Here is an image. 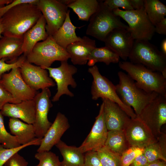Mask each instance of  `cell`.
Returning <instances> with one entry per match:
<instances>
[{"mask_svg": "<svg viewBox=\"0 0 166 166\" xmlns=\"http://www.w3.org/2000/svg\"><path fill=\"white\" fill-rule=\"evenodd\" d=\"M108 133L102 102L90 133L79 147L80 150L83 153L91 151H96L104 146Z\"/></svg>", "mask_w": 166, "mask_h": 166, "instance_id": "14", "label": "cell"}, {"mask_svg": "<svg viewBox=\"0 0 166 166\" xmlns=\"http://www.w3.org/2000/svg\"><path fill=\"white\" fill-rule=\"evenodd\" d=\"M161 52L165 55L166 56V39H164L161 44Z\"/></svg>", "mask_w": 166, "mask_h": 166, "instance_id": "48", "label": "cell"}, {"mask_svg": "<svg viewBox=\"0 0 166 166\" xmlns=\"http://www.w3.org/2000/svg\"><path fill=\"white\" fill-rule=\"evenodd\" d=\"M3 116L0 111V144L6 148L18 147L21 145L17 138L6 130L5 127Z\"/></svg>", "mask_w": 166, "mask_h": 166, "instance_id": "31", "label": "cell"}, {"mask_svg": "<svg viewBox=\"0 0 166 166\" xmlns=\"http://www.w3.org/2000/svg\"><path fill=\"white\" fill-rule=\"evenodd\" d=\"M118 63L120 68L127 73L136 85L144 91L166 95V78L161 73L129 61H121Z\"/></svg>", "mask_w": 166, "mask_h": 166, "instance_id": "3", "label": "cell"}, {"mask_svg": "<svg viewBox=\"0 0 166 166\" xmlns=\"http://www.w3.org/2000/svg\"><path fill=\"white\" fill-rule=\"evenodd\" d=\"M13 0H0V7L8 5Z\"/></svg>", "mask_w": 166, "mask_h": 166, "instance_id": "49", "label": "cell"}, {"mask_svg": "<svg viewBox=\"0 0 166 166\" xmlns=\"http://www.w3.org/2000/svg\"><path fill=\"white\" fill-rule=\"evenodd\" d=\"M1 81L16 103L33 99L38 93L37 91L32 89L25 82L19 68H14L9 73L3 74Z\"/></svg>", "mask_w": 166, "mask_h": 166, "instance_id": "12", "label": "cell"}, {"mask_svg": "<svg viewBox=\"0 0 166 166\" xmlns=\"http://www.w3.org/2000/svg\"><path fill=\"white\" fill-rule=\"evenodd\" d=\"M143 153L148 163L157 160L166 161V158L163 156L157 140L145 147Z\"/></svg>", "mask_w": 166, "mask_h": 166, "instance_id": "35", "label": "cell"}, {"mask_svg": "<svg viewBox=\"0 0 166 166\" xmlns=\"http://www.w3.org/2000/svg\"><path fill=\"white\" fill-rule=\"evenodd\" d=\"M28 162L18 152L16 153L5 164L4 166H28Z\"/></svg>", "mask_w": 166, "mask_h": 166, "instance_id": "41", "label": "cell"}, {"mask_svg": "<svg viewBox=\"0 0 166 166\" xmlns=\"http://www.w3.org/2000/svg\"><path fill=\"white\" fill-rule=\"evenodd\" d=\"M114 14L122 18L128 24L134 40H151L155 33L154 26L149 19L144 8L139 10H122L117 8Z\"/></svg>", "mask_w": 166, "mask_h": 166, "instance_id": "7", "label": "cell"}, {"mask_svg": "<svg viewBox=\"0 0 166 166\" xmlns=\"http://www.w3.org/2000/svg\"><path fill=\"white\" fill-rule=\"evenodd\" d=\"M84 166H103L97 151H91L85 152Z\"/></svg>", "mask_w": 166, "mask_h": 166, "instance_id": "39", "label": "cell"}, {"mask_svg": "<svg viewBox=\"0 0 166 166\" xmlns=\"http://www.w3.org/2000/svg\"><path fill=\"white\" fill-rule=\"evenodd\" d=\"M88 72L93 77L91 90L92 100L96 101L100 98L108 99L117 104L131 118L136 117L133 109L124 105L121 100L115 85L101 74L96 65L89 68Z\"/></svg>", "mask_w": 166, "mask_h": 166, "instance_id": "8", "label": "cell"}, {"mask_svg": "<svg viewBox=\"0 0 166 166\" xmlns=\"http://www.w3.org/2000/svg\"><path fill=\"white\" fill-rule=\"evenodd\" d=\"M35 158L39 163L35 166H60L61 161L58 156L50 151L37 152Z\"/></svg>", "mask_w": 166, "mask_h": 166, "instance_id": "34", "label": "cell"}, {"mask_svg": "<svg viewBox=\"0 0 166 166\" xmlns=\"http://www.w3.org/2000/svg\"><path fill=\"white\" fill-rule=\"evenodd\" d=\"M155 32L160 34L166 35V18H165L154 26Z\"/></svg>", "mask_w": 166, "mask_h": 166, "instance_id": "45", "label": "cell"}, {"mask_svg": "<svg viewBox=\"0 0 166 166\" xmlns=\"http://www.w3.org/2000/svg\"><path fill=\"white\" fill-rule=\"evenodd\" d=\"M60 65L56 68L51 67L45 68L48 70L49 76L55 81L57 85V92L53 97L52 101H58L60 97L63 95L73 97L74 94L68 89V86L75 88L77 84L73 75L77 71V68L74 66L68 63L67 61H61Z\"/></svg>", "mask_w": 166, "mask_h": 166, "instance_id": "10", "label": "cell"}, {"mask_svg": "<svg viewBox=\"0 0 166 166\" xmlns=\"http://www.w3.org/2000/svg\"><path fill=\"white\" fill-rule=\"evenodd\" d=\"M146 166H166V161L161 160H157L148 163Z\"/></svg>", "mask_w": 166, "mask_h": 166, "instance_id": "47", "label": "cell"}, {"mask_svg": "<svg viewBox=\"0 0 166 166\" xmlns=\"http://www.w3.org/2000/svg\"><path fill=\"white\" fill-rule=\"evenodd\" d=\"M8 126L11 133L16 137L21 145L28 144L36 138L33 124L24 123L17 118H10Z\"/></svg>", "mask_w": 166, "mask_h": 166, "instance_id": "25", "label": "cell"}, {"mask_svg": "<svg viewBox=\"0 0 166 166\" xmlns=\"http://www.w3.org/2000/svg\"><path fill=\"white\" fill-rule=\"evenodd\" d=\"M128 58L133 63L161 73L166 78V56L149 41L135 40Z\"/></svg>", "mask_w": 166, "mask_h": 166, "instance_id": "4", "label": "cell"}, {"mask_svg": "<svg viewBox=\"0 0 166 166\" xmlns=\"http://www.w3.org/2000/svg\"><path fill=\"white\" fill-rule=\"evenodd\" d=\"M144 149L138 146H130L121 156V166H129L137 156L143 153Z\"/></svg>", "mask_w": 166, "mask_h": 166, "instance_id": "36", "label": "cell"}, {"mask_svg": "<svg viewBox=\"0 0 166 166\" xmlns=\"http://www.w3.org/2000/svg\"><path fill=\"white\" fill-rule=\"evenodd\" d=\"M46 24L45 19L42 15L35 25L24 34L22 45L24 55L26 56L30 53L39 41H44L48 37L45 28Z\"/></svg>", "mask_w": 166, "mask_h": 166, "instance_id": "22", "label": "cell"}, {"mask_svg": "<svg viewBox=\"0 0 166 166\" xmlns=\"http://www.w3.org/2000/svg\"><path fill=\"white\" fill-rule=\"evenodd\" d=\"M23 38L3 36L0 38V60L5 58L6 62H16L23 53Z\"/></svg>", "mask_w": 166, "mask_h": 166, "instance_id": "23", "label": "cell"}, {"mask_svg": "<svg viewBox=\"0 0 166 166\" xmlns=\"http://www.w3.org/2000/svg\"><path fill=\"white\" fill-rule=\"evenodd\" d=\"M8 103H16L11 95L3 86L0 78V111L3 106Z\"/></svg>", "mask_w": 166, "mask_h": 166, "instance_id": "40", "label": "cell"}, {"mask_svg": "<svg viewBox=\"0 0 166 166\" xmlns=\"http://www.w3.org/2000/svg\"><path fill=\"white\" fill-rule=\"evenodd\" d=\"M4 116L21 119L27 124H33L35 118L34 99L16 103H7L0 111Z\"/></svg>", "mask_w": 166, "mask_h": 166, "instance_id": "20", "label": "cell"}, {"mask_svg": "<svg viewBox=\"0 0 166 166\" xmlns=\"http://www.w3.org/2000/svg\"><path fill=\"white\" fill-rule=\"evenodd\" d=\"M120 18L105 5L103 1H100L98 10L89 20L86 34L104 42L107 35L113 30L128 27Z\"/></svg>", "mask_w": 166, "mask_h": 166, "instance_id": "5", "label": "cell"}, {"mask_svg": "<svg viewBox=\"0 0 166 166\" xmlns=\"http://www.w3.org/2000/svg\"><path fill=\"white\" fill-rule=\"evenodd\" d=\"M42 139L36 138L28 144L12 148H6L0 144V166H3L6 162L13 155L24 148L32 145H40Z\"/></svg>", "mask_w": 166, "mask_h": 166, "instance_id": "33", "label": "cell"}, {"mask_svg": "<svg viewBox=\"0 0 166 166\" xmlns=\"http://www.w3.org/2000/svg\"><path fill=\"white\" fill-rule=\"evenodd\" d=\"M144 8L148 17L155 26L166 15V6L158 0H144Z\"/></svg>", "mask_w": 166, "mask_h": 166, "instance_id": "30", "label": "cell"}, {"mask_svg": "<svg viewBox=\"0 0 166 166\" xmlns=\"http://www.w3.org/2000/svg\"><path fill=\"white\" fill-rule=\"evenodd\" d=\"M96 47L95 40L84 36L68 45L66 49L73 65H83L87 63L89 55Z\"/></svg>", "mask_w": 166, "mask_h": 166, "instance_id": "21", "label": "cell"}, {"mask_svg": "<svg viewBox=\"0 0 166 166\" xmlns=\"http://www.w3.org/2000/svg\"><path fill=\"white\" fill-rule=\"evenodd\" d=\"M3 32V27L2 24L1 19H0V38H2L3 36H2V33Z\"/></svg>", "mask_w": 166, "mask_h": 166, "instance_id": "51", "label": "cell"}, {"mask_svg": "<svg viewBox=\"0 0 166 166\" xmlns=\"http://www.w3.org/2000/svg\"><path fill=\"white\" fill-rule=\"evenodd\" d=\"M130 1L134 10H139L144 7V0H130Z\"/></svg>", "mask_w": 166, "mask_h": 166, "instance_id": "46", "label": "cell"}, {"mask_svg": "<svg viewBox=\"0 0 166 166\" xmlns=\"http://www.w3.org/2000/svg\"><path fill=\"white\" fill-rule=\"evenodd\" d=\"M156 139L163 156L166 158V134L161 132Z\"/></svg>", "mask_w": 166, "mask_h": 166, "instance_id": "43", "label": "cell"}, {"mask_svg": "<svg viewBox=\"0 0 166 166\" xmlns=\"http://www.w3.org/2000/svg\"><path fill=\"white\" fill-rule=\"evenodd\" d=\"M26 60V56L24 55L20 56L16 62L12 63L6 62V60L5 58L0 60V78L3 74L14 68H20Z\"/></svg>", "mask_w": 166, "mask_h": 166, "instance_id": "37", "label": "cell"}, {"mask_svg": "<svg viewBox=\"0 0 166 166\" xmlns=\"http://www.w3.org/2000/svg\"><path fill=\"white\" fill-rule=\"evenodd\" d=\"M134 41L128 27L113 30L107 35L104 42L105 46L125 61L128 58Z\"/></svg>", "mask_w": 166, "mask_h": 166, "instance_id": "15", "label": "cell"}, {"mask_svg": "<svg viewBox=\"0 0 166 166\" xmlns=\"http://www.w3.org/2000/svg\"><path fill=\"white\" fill-rule=\"evenodd\" d=\"M68 10L65 21L61 26L52 36L55 41L61 46L66 49L70 44L81 39L76 33V29L83 26L77 27L74 26L70 20Z\"/></svg>", "mask_w": 166, "mask_h": 166, "instance_id": "24", "label": "cell"}, {"mask_svg": "<svg viewBox=\"0 0 166 166\" xmlns=\"http://www.w3.org/2000/svg\"><path fill=\"white\" fill-rule=\"evenodd\" d=\"M102 100L108 131L124 130L130 117L116 103L107 99Z\"/></svg>", "mask_w": 166, "mask_h": 166, "instance_id": "19", "label": "cell"}, {"mask_svg": "<svg viewBox=\"0 0 166 166\" xmlns=\"http://www.w3.org/2000/svg\"><path fill=\"white\" fill-rule=\"evenodd\" d=\"M148 162L143 153L137 156L129 166H146Z\"/></svg>", "mask_w": 166, "mask_h": 166, "instance_id": "44", "label": "cell"}, {"mask_svg": "<svg viewBox=\"0 0 166 166\" xmlns=\"http://www.w3.org/2000/svg\"><path fill=\"white\" fill-rule=\"evenodd\" d=\"M105 146L113 153L121 156L131 146L124 130L108 131Z\"/></svg>", "mask_w": 166, "mask_h": 166, "instance_id": "27", "label": "cell"}, {"mask_svg": "<svg viewBox=\"0 0 166 166\" xmlns=\"http://www.w3.org/2000/svg\"><path fill=\"white\" fill-rule=\"evenodd\" d=\"M136 117L143 122L156 138L166 123V95L159 94L147 104Z\"/></svg>", "mask_w": 166, "mask_h": 166, "instance_id": "9", "label": "cell"}, {"mask_svg": "<svg viewBox=\"0 0 166 166\" xmlns=\"http://www.w3.org/2000/svg\"><path fill=\"white\" fill-rule=\"evenodd\" d=\"M96 151L103 166H121V156L112 152L105 146Z\"/></svg>", "mask_w": 166, "mask_h": 166, "instance_id": "32", "label": "cell"}, {"mask_svg": "<svg viewBox=\"0 0 166 166\" xmlns=\"http://www.w3.org/2000/svg\"><path fill=\"white\" fill-rule=\"evenodd\" d=\"M103 3L112 11L119 8H121L124 10H134L130 0H106L103 1Z\"/></svg>", "mask_w": 166, "mask_h": 166, "instance_id": "38", "label": "cell"}, {"mask_svg": "<svg viewBox=\"0 0 166 166\" xmlns=\"http://www.w3.org/2000/svg\"><path fill=\"white\" fill-rule=\"evenodd\" d=\"M36 5L45 19L48 34L53 36L64 23L68 7L57 0H38Z\"/></svg>", "mask_w": 166, "mask_h": 166, "instance_id": "11", "label": "cell"}, {"mask_svg": "<svg viewBox=\"0 0 166 166\" xmlns=\"http://www.w3.org/2000/svg\"><path fill=\"white\" fill-rule=\"evenodd\" d=\"M42 15L36 4L18 5L1 18L3 36L23 38L24 34L34 26Z\"/></svg>", "mask_w": 166, "mask_h": 166, "instance_id": "1", "label": "cell"}, {"mask_svg": "<svg viewBox=\"0 0 166 166\" xmlns=\"http://www.w3.org/2000/svg\"><path fill=\"white\" fill-rule=\"evenodd\" d=\"M51 95L49 88H46L38 93L34 99L35 118L33 125L37 138H42L52 124L48 117L50 109L53 106L50 99Z\"/></svg>", "mask_w": 166, "mask_h": 166, "instance_id": "13", "label": "cell"}, {"mask_svg": "<svg viewBox=\"0 0 166 166\" xmlns=\"http://www.w3.org/2000/svg\"><path fill=\"white\" fill-rule=\"evenodd\" d=\"M38 0H13L8 5L0 7V19L8 11L14 6L22 3H31L36 4Z\"/></svg>", "mask_w": 166, "mask_h": 166, "instance_id": "42", "label": "cell"}, {"mask_svg": "<svg viewBox=\"0 0 166 166\" xmlns=\"http://www.w3.org/2000/svg\"><path fill=\"white\" fill-rule=\"evenodd\" d=\"M124 130L131 146L144 148L157 140L148 127L137 117L130 118Z\"/></svg>", "mask_w": 166, "mask_h": 166, "instance_id": "17", "label": "cell"}, {"mask_svg": "<svg viewBox=\"0 0 166 166\" xmlns=\"http://www.w3.org/2000/svg\"><path fill=\"white\" fill-rule=\"evenodd\" d=\"M26 57L29 62L43 69L50 67L55 61H68L70 58L66 49L59 45L52 36L37 43Z\"/></svg>", "mask_w": 166, "mask_h": 166, "instance_id": "6", "label": "cell"}, {"mask_svg": "<svg viewBox=\"0 0 166 166\" xmlns=\"http://www.w3.org/2000/svg\"><path fill=\"white\" fill-rule=\"evenodd\" d=\"M55 146L63 157L60 166H84V155L79 147L69 146L61 140Z\"/></svg>", "mask_w": 166, "mask_h": 166, "instance_id": "26", "label": "cell"}, {"mask_svg": "<svg viewBox=\"0 0 166 166\" xmlns=\"http://www.w3.org/2000/svg\"><path fill=\"white\" fill-rule=\"evenodd\" d=\"M67 117L58 112L51 126L42 139L37 152L49 151L61 140L65 132L69 128Z\"/></svg>", "mask_w": 166, "mask_h": 166, "instance_id": "18", "label": "cell"}, {"mask_svg": "<svg viewBox=\"0 0 166 166\" xmlns=\"http://www.w3.org/2000/svg\"><path fill=\"white\" fill-rule=\"evenodd\" d=\"M20 69L25 82L36 91L55 85V82L49 77L47 70L40 66L34 65L26 60Z\"/></svg>", "mask_w": 166, "mask_h": 166, "instance_id": "16", "label": "cell"}, {"mask_svg": "<svg viewBox=\"0 0 166 166\" xmlns=\"http://www.w3.org/2000/svg\"><path fill=\"white\" fill-rule=\"evenodd\" d=\"M99 5L100 1L96 0H75L67 6L77 14L79 20L88 21Z\"/></svg>", "mask_w": 166, "mask_h": 166, "instance_id": "28", "label": "cell"}, {"mask_svg": "<svg viewBox=\"0 0 166 166\" xmlns=\"http://www.w3.org/2000/svg\"><path fill=\"white\" fill-rule=\"evenodd\" d=\"M118 55L108 47L105 46L95 48L91 52L88 58L87 64L93 66L97 62H103L107 65L111 63H117L120 61Z\"/></svg>", "mask_w": 166, "mask_h": 166, "instance_id": "29", "label": "cell"}, {"mask_svg": "<svg viewBox=\"0 0 166 166\" xmlns=\"http://www.w3.org/2000/svg\"><path fill=\"white\" fill-rule=\"evenodd\" d=\"M118 84L115 85L117 93L121 100L126 106L132 107L136 116L144 107L159 94L148 93L139 87L135 81L122 71L118 73Z\"/></svg>", "mask_w": 166, "mask_h": 166, "instance_id": "2", "label": "cell"}, {"mask_svg": "<svg viewBox=\"0 0 166 166\" xmlns=\"http://www.w3.org/2000/svg\"><path fill=\"white\" fill-rule=\"evenodd\" d=\"M74 0H61L60 2L63 4L67 6L69 4L72 2Z\"/></svg>", "mask_w": 166, "mask_h": 166, "instance_id": "50", "label": "cell"}]
</instances>
